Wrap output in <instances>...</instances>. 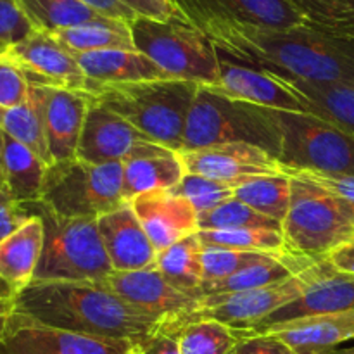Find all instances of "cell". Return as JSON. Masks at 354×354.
I'll use <instances>...</instances> for the list:
<instances>
[{
  "instance_id": "1",
  "label": "cell",
  "mask_w": 354,
  "mask_h": 354,
  "mask_svg": "<svg viewBox=\"0 0 354 354\" xmlns=\"http://www.w3.org/2000/svg\"><path fill=\"white\" fill-rule=\"evenodd\" d=\"M190 24L239 62L292 78L354 86V38L330 37L308 26L265 28L234 21Z\"/></svg>"
},
{
  "instance_id": "2",
  "label": "cell",
  "mask_w": 354,
  "mask_h": 354,
  "mask_svg": "<svg viewBox=\"0 0 354 354\" xmlns=\"http://www.w3.org/2000/svg\"><path fill=\"white\" fill-rule=\"evenodd\" d=\"M12 313L47 327L88 337L135 342L169 318L133 306L100 282L33 280L16 294Z\"/></svg>"
},
{
  "instance_id": "3",
  "label": "cell",
  "mask_w": 354,
  "mask_h": 354,
  "mask_svg": "<svg viewBox=\"0 0 354 354\" xmlns=\"http://www.w3.org/2000/svg\"><path fill=\"white\" fill-rule=\"evenodd\" d=\"M201 85L185 80L88 83L86 92L156 144L180 152L190 107Z\"/></svg>"
},
{
  "instance_id": "4",
  "label": "cell",
  "mask_w": 354,
  "mask_h": 354,
  "mask_svg": "<svg viewBox=\"0 0 354 354\" xmlns=\"http://www.w3.org/2000/svg\"><path fill=\"white\" fill-rule=\"evenodd\" d=\"M251 144L279 159L282 133L275 109L230 99L199 86L183 131L182 151Z\"/></svg>"
},
{
  "instance_id": "5",
  "label": "cell",
  "mask_w": 354,
  "mask_h": 354,
  "mask_svg": "<svg viewBox=\"0 0 354 354\" xmlns=\"http://www.w3.org/2000/svg\"><path fill=\"white\" fill-rule=\"evenodd\" d=\"M44 221V251L33 280L97 282L114 272L95 218H64L31 204Z\"/></svg>"
},
{
  "instance_id": "6",
  "label": "cell",
  "mask_w": 354,
  "mask_h": 354,
  "mask_svg": "<svg viewBox=\"0 0 354 354\" xmlns=\"http://www.w3.org/2000/svg\"><path fill=\"white\" fill-rule=\"evenodd\" d=\"M130 30L135 48L173 78L201 86L220 80V50L204 31L183 17L162 21L138 16L130 23Z\"/></svg>"
},
{
  "instance_id": "7",
  "label": "cell",
  "mask_w": 354,
  "mask_h": 354,
  "mask_svg": "<svg viewBox=\"0 0 354 354\" xmlns=\"http://www.w3.org/2000/svg\"><path fill=\"white\" fill-rule=\"evenodd\" d=\"M124 203L120 162L92 165L75 158L47 168L40 204L59 216L97 220Z\"/></svg>"
},
{
  "instance_id": "8",
  "label": "cell",
  "mask_w": 354,
  "mask_h": 354,
  "mask_svg": "<svg viewBox=\"0 0 354 354\" xmlns=\"http://www.w3.org/2000/svg\"><path fill=\"white\" fill-rule=\"evenodd\" d=\"M290 180L292 197L282 221L289 251L325 259L339 245L354 241V218L337 201L304 180Z\"/></svg>"
},
{
  "instance_id": "9",
  "label": "cell",
  "mask_w": 354,
  "mask_h": 354,
  "mask_svg": "<svg viewBox=\"0 0 354 354\" xmlns=\"http://www.w3.org/2000/svg\"><path fill=\"white\" fill-rule=\"evenodd\" d=\"M282 144L279 162L286 168L354 175V135L310 113L277 111Z\"/></svg>"
},
{
  "instance_id": "10",
  "label": "cell",
  "mask_w": 354,
  "mask_h": 354,
  "mask_svg": "<svg viewBox=\"0 0 354 354\" xmlns=\"http://www.w3.org/2000/svg\"><path fill=\"white\" fill-rule=\"evenodd\" d=\"M328 270L330 265L322 259L310 268L272 286L234 294L203 296L197 299L196 308L189 315L180 317L178 322L183 325L192 320H214L235 330H251L283 306L299 299L308 287Z\"/></svg>"
},
{
  "instance_id": "11",
  "label": "cell",
  "mask_w": 354,
  "mask_h": 354,
  "mask_svg": "<svg viewBox=\"0 0 354 354\" xmlns=\"http://www.w3.org/2000/svg\"><path fill=\"white\" fill-rule=\"evenodd\" d=\"M175 152L156 144L128 121L92 99L76 158L92 165H111Z\"/></svg>"
},
{
  "instance_id": "12",
  "label": "cell",
  "mask_w": 354,
  "mask_h": 354,
  "mask_svg": "<svg viewBox=\"0 0 354 354\" xmlns=\"http://www.w3.org/2000/svg\"><path fill=\"white\" fill-rule=\"evenodd\" d=\"M207 88L268 109L311 114L310 102L282 75L239 62L223 52H220V80Z\"/></svg>"
},
{
  "instance_id": "13",
  "label": "cell",
  "mask_w": 354,
  "mask_h": 354,
  "mask_svg": "<svg viewBox=\"0 0 354 354\" xmlns=\"http://www.w3.org/2000/svg\"><path fill=\"white\" fill-rule=\"evenodd\" d=\"M130 344L59 330L17 313L0 327V354H127Z\"/></svg>"
},
{
  "instance_id": "14",
  "label": "cell",
  "mask_w": 354,
  "mask_h": 354,
  "mask_svg": "<svg viewBox=\"0 0 354 354\" xmlns=\"http://www.w3.org/2000/svg\"><path fill=\"white\" fill-rule=\"evenodd\" d=\"M178 154L187 175H201L221 182L242 183L259 176L283 175L279 159L251 144H221L180 151Z\"/></svg>"
},
{
  "instance_id": "15",
  "label": "cell",
  "mask_w": 354,
  "mask_h": 354,
  "mask_svg": "<svg viewBox=\"0 0 354 354\" xmlns=\"http://www.w3.org/2000/svg\"><path fill=\"white\" fill-rule=\"evenodd\" d=\"M31 86L40 100L52 161L59 162L75 159L86 114L92 104V95L88 92L62 88V86L33 85V83Z\"/></svg>"
},
{
  "instance_id": "16",
  "label": "cell",
  "mask_w": 354,
  "mask_h": 354,
  "mask_svg": "<svg viewBox=\"0 0 354 354\" xmlns=\"http://www.w3.org/2000/svg\"><path fill=\"white\" fill-rule=\"evenodd\" d=\"M6 52L26 71L28 80L33 85L62 86L82 92L88 90L90 82L75 54L59 44L50 33L35 30Z\"/></svg>"
},
{
  "instance_id": "17",
  "label": "cell",
  "mask_w": 354,
  "mask_h": 354,
  "mask_svg": "<svg viewBox=\"0 0 354 354\" xmlns=\"http://www.w3.org/2000/svg\"><path fill=\"white\" fill-rule=\"evenodd\" d=\"M189 23L234 21L265 28H299L306 21L287 0H171Z\"/></svg>"
},
{
  "instance_id": "18",
  "label": "cell",
  "mask_w": 354,
  "mask_h": 354,
  "mask_svg": "<svg viewBox=\"0 0 354 354\" xmlns=\"http://www.w3.org/2000/svg\"><path fill=\"white\" fill-rule=\"evenodd\" d=\"M133 306L158 318H176L189 315L197 299L169 286L156 265L135 272H113L97 280Z\"/></svg>"
},
{
  "instance_id": "19",
  "label": "cell",
  "mask_w": 354,
  "mask_h": 354,
  "mask_svg": "<svg viewBox=\"0 0 354 354\" xmlns=\"http://www.w3.org/2000/svg\"><path fill=\"white\" fill-rule=\"evenodd\" d=\"M128 203L158 252L199 232L196 207L173 190L140 194Z\"/></svg>"
},
{
  "instance_id": "20",
  "label": "cell",
  "mask_w": 354,
  "mask_h": 354,
  "mask_svg": "<svg viewBox=\"0 0 354 354\" xmlns=\"http://www.w3.org/2000/svg\"><path fill=\"white\" fill-rule=\"evenodd\" d=\"M97 225L114 272H135L154 265L158 251L130 203L97 218Z\"/></svg>"
},
{
  "instance_id": "21",
  "label": "cell",
  "mask_w": 354,
  "mask_h": 354,
  "mask_svg": "<svg viewBox=\"0 0 354 354\" xmlns=\"http://www.w3.org/2000/svg\"><path fill=\"white\" fill-rule=\"evenodd\" d=\"M351 310H354V275H344L330 268L315 280L299 299L283 306L251 330H245V334H261L275 325L289 324L301 318Z\"/></svg>"
},
{
  "instance_id": "22",
  "label": "cell",
  "mask_w": 354,
  "mask_h": 354,
  "mask_svg": "<svg viewBox=\"0 0 354 354\" xmlns=\"http://www.w3.org/2000/svg\"><path fill=\"white\" fill-rule=\"evenodd\" d=\"M261 334H272L297 354H328L354 339V310L317 315L275 325Z\"/></svg>"
},
{
  "instance_id": "23",
  "label": "cell",
  "mask_w": 354,
  "mask_h": 354,
  "mask_svg": "<svg viewBox=\"0 0 354 354\" xmlns=\"http://www.w3.org/2000/svg\"><path fill=\"white\" fill-rule=\"evenodd\" d=\"M75 57L90 83H130L173 78L140 50L113 48L83 52L75 54Z\"/></svg>"
},
{
  "instance_id": "24",
  "label": "cell",
  "mask_w": 354,
  "mask_h": 354,
  "mask_svg": "<svg viewBox=\"0 0 354 354\" xmlns=\"http://www.w3.org/2000/svg\"><path fill=\"white\" fill-rule=\"evenodd\" d=\"M44 251V221L37 213L0 242V280L14 292L30 286Z\"/></svg>"
},
{
  "instance_id": "25",
  "label": "cell",
  "mask_w": 354,
  "mask_h": 354,
  "mask_svg": "<svg viewBox=\"0 0 354 354\" xmlns=\"http://www.w3.org/2000/svg\"><path fill=\"white\" fill-rule=\"evenodd\" d=\"M322 259L308 258V256L297 254V252H283V254L265 256L259 261L245 266L241 272L227 277L216 282L203 283V287L197 292V299L203 296H214V294H234L242 290L259 289V287L272 286V283L282 282L303 270L310 268L315 263Z\"/></svg>"
},
{
  "instance_id": "26",
  "label": "cell",
  "mask_w": 354,
  "mask_h": 354,
  "mask_svg": "<svg viewBox=\"0 0 354 354\" xmlns=\"http://www.w3.org/2000/svg\"><path fill=\"white\" fill-rule=\"evenodd\" d=\"M2 187L21 204L40 203L41 187L48 166L31 149L0 130Z\"/></svg>"
},
{
  "instance_id": "27",
  "label": "cell",
  "mask_w": 354,
  "mask_h": 354,
  "mask_svg": "<svg viewBox=\"0 0 354 354\" xmlns=\"http://www.w3.org/2000/svg\"><path fill=\"white\" fill-rule=\"evenodd\" d=\"M282 76L310 102L311 114L354 135V86Z\"/></svg>"
},
{
  "instance_id": "28",
  "label": "cell",
  "mask_w": 354,
  "mask_h": 354,
  "mask_svg": "<svg viewBox=\"0 0 354 354\" xmlns=\"http://www.w3.org/2000/svg\"><path fill=\"white\" fill-rule=\"evenodd\" d=\"M185 166L178 152L140 158L123 165V196L131 201L140 194L171 190L185 176Z\"/></svg>"
},
{
  "instance_id": "29",
  "label": "cell",
  "mask_w": 354,
  "mask_h": 354,
  "mask_svg": "<svg viewBox=\"0 0 354 354\" xmlns=\"http://www.w3.org/2000/svg\"><path fill=\"white\" fill-rule=\"evenodd\" d=\"M203 249L199 235L192 234L159 251L154 265L169 286L197 299L204 283Z\"/></svg>"
},
{
  "instance_id": "30",
  "label": "cell",
  "mask_w": 354,
  "mask_h": 354,
  "mask_svg": "<svg viewBox=\"0 0 354 354\" xmlns=\"http://www.w3.org/2000/svg\"><path fill=\"white\" fill-rule=\"evenodd\" d=\"M17 3L35 30L45 33L111 21L80 0H17Z\"/></svg>"
},
{
  "instance_id": "31",
  "label": "cell",
  "mask_w": 354,
  "mask_h": 354,
  "mask_svg": "<svg viewBox=\"0 0 354 354\" xmlns=\"http://www.w3.org/2000/svg\"><path fill=\"white\" fill-rule=\"evenodd\" d=\"M0 130L31 149L47 166L54 165L48 152L40 100L33 86H31L26 102L14 107H0Z\"/></svg>"
},
{
  "instance_id": "32",
  "label": "cell",
  "mask_w": 354,
  "mask_h": 354,
  "mask_svg": "<svg viewBox=\"0 0 354 354\" xmlns=\"http://www.w3.org/2000/svg\"><path fill=\"white\" fill-rule=\"evenodd\" d=\"M59 44L64 45L73 54L95 50H137L131 37L130 24L123 21H106V23H90L82 26L66 28L50 33Z\"/></svg>"
},
{
  "instance_id": "33",
  "label": "cell",
  "mask_w": 354,
  "mask_h": 354,
  "mask_svg": "<svg viewBox=\"0 0 354 354\" xmlns=\"http://www.w3.org/2000/svg\"><path fill=\"white\" fill-rule=\"evenodd\" d=\"M234 197L258 213L282 223L289 213L292 180L287 175L259 176L237 185Z\"/></svg>"
},
{
  "instance_id": "34",
  "label": "cell",
  "mask_w": 354,
  "mask_h": 354,
  "mask_svg": "<svg viewBox=\"0 0 354 354\" xmlns=\"http://www.w3.org/2000/svg\"><path fill=\"white\" fill-rule=\"evenodd\" d=\"M306 26L337 38H354V0H287Z\"/></svg>"
},
{
  "instance_id": "35",
  "label": "cell",
  "mask_w": 354,
  "mask_h": 354,
  "mask_svg": "<svg viewBox=\"0 0 354 354\" xmlns=\"http://www.w3.org/2000/svg\"><path fill=\"white\" fill-rule=\"evenodd\" d=\"M203 245L239 249L259 254H283L289 252L282 230L268 228H239V230H199Z\"/></svg>"
},
{
  "instance_id": "36",
  "label": "cell",
  "mask_w": 354,
  "mask_h": 354,
  "mask_svg": "<svg viewBox=\"0 0 354 354\" xmlns=\"http://www.w3.org/2000/svg\"><path fill=\"white\" fill-rule=\"evenodd\" d=\"M242 332L214 320H192L180 328L182 354H230Z\"/></svg>"
},
{
  "instance_id": "37",
  "label": "cell",
  "mask_w": 354,
  "mask_h": 354,
  "mask_svg": "<svg viewBox=\"0 0 354 354\" xmlns=\"http://www.w3.org/2000/svg\"><path fill=\"white\" fill-rule=\"evenodd\" d=\"M197 221H199V230H239V228L282 230V223L258 213L235 197L218 204L213 209L201 213Z\"/></svg>"
},
{
  "instance_id": "38",
  "label": "cell",
  "mask_w": 354,
  "mask_h": 354,
  "mask_svg": "<svg viewBox=\"0 0 354 354\" xmlns=\"http://www.w3.org/2000/svg\"><path fill=\"white\" fill-rule=\"evenodd\" d=\"M237 185H241V183L221 182V180L206 178V176L201 175H185L182 182L171 190L178 196L185 197L196 207L197 214H201L204 211L213 209L225 201L232 199Z\"/></svg>"
},
{
  "instance_id": "39",
  "label": "cell",
  "mask_w": 354,
  "mask_h": 354,
  "mask_svg": "<svg viewBox=\"0 0 354 354\" xmlns=\"http://www.w3.org/2000/svg\"><path fill=\"white\" fill-rule=\"evenodd\" d=\"M265 256L259 252L239 251V249L214 248V245H204L203 249V270H204V283L223 280L234 273L241 272L245 266L259 261Z\"/></svg>"
},
{
  "instance_id": "40",
  "label": "cell",
  "mask_w": 354,
  "mask_h": 354,
  "mask_svg": "<svg viewBox=\"0 0 354 354\" xmlns=\"http://www.w3.org/2000/svg\"><path fill=\"white\" fill-rule=\"evenodd\" d=\"M283 175L290 178H299L311 185L318 187L325 194L337 201L354 218V175H334V173L308 171V169H292L282 166Z\"/></svg>"
},
{
  "instance_id": "41",
  "label": "cell",
  "mask_w": 354,
  "mask_h": 354,
  "mask_svg": "<svg viewBox=\"0 0 354 354\" xmlns=\"http://www.w3.org/2000/svg\"><path fill=\"white\" fill-rule=\"evenodd\" d=\"M30 90L31 83L26 71L7 52H0V107L26 102Z\"/></svg>"
},
{
  "instance_id": "42",
  "label": "cell",
  "mask_w": 354,
  "mask_h": 354,
  "mask_svg": "<svg viewBox=\"0 0 354 354\" xmlns=\"http://www.w3.org/2000/svg\"><path fill=\"white\" fill-rule=\"evenodd\" d=\"M178 317L166 320L154 334L135 341L128 346L127 354H182L180 353Z\"/></svg>"
},
{
  "instance_id": "43",
  "label": "cell",
  "mask_w": 354,
  "mask_h": 354,
  "mask_svg": "<svg viewBox=\"0 0 354 354\" xmlns=\"http://www.w3.org/2000/svg\"><path fill=\"white\" fill-rule=\"evenodd\" d=\"M33 31V24L24 16L17 0H0V45L6 50Z\"/></svg>"
},
{
  "instance_id": "44",
  "label": "cell",
  "mask_w": 354,
  "mask_h": 354,
  "mask_svg": "<svg viewBox=\"0 0 354 354\" xmlns=\"http://www.w3.org/2000/svg\"><path fill=\"white\" fill-rule=\"evenodd\" d=\"M35 214L31 204H21L14 201L3 187H0V242L23 227Z\"/></svg>"
},
{
  "instance_id": "45",
  "label": "cell",
  "mask_w": 354,
  "mask_h": 354,
  "mask_svg": "<svg viewBox=\"0 0 354 354\" xmlns=\"http://www.w3.org/2000/svg\"><path fill=\"white\" fill-rule=\"evenodd\" d=\"M242 332V330H241ZM234 354H297L272 334H245L234 348Z\"/></svg>"
},
{
  "instance_id": "46",
  "label": "cell",
  "mask_w": 354,
  "mask_h": 354,
  "mask_svg": "<svg viewBox=\"0 0 354 354\" xmlns=\"http://www.w3.org/2000/svg\"><path fill=\"white\" fill-rule=\"evenodd\" d=\"M138 16L152 17V19H171V17H183L176 10L171 0H124ZM185 19V17H183Z\"/></svg>"
},
{
  "instance_id": "47",
  "label": "cell",
  "mask_w": 354,
  "mask_h": 354,
  "mask_svg": "<svg viewBox=\"0 0 354 354\" xmlns=\"http://www.w3.org/2000/svg\"><path fill=\"white\" fill-rule=\"evenodd\" d=\"M80 2L92 7L93 10L102 14L104 17L123 21V23H128V24L138 17V14L135 12V10L131 9L124 0H80Z\"/></svg>"
},
{
  "instance_id": "48",
  "label": "cell",
  "mask_w": 354,
  "mask_h": 354,
  "mask_svg": "<svg viewBox=\"0 0 354 354\" xmlns=\"http://www.w3.org/2000/svg\"><path fill=\"white\" fill-rule=\"evenodd\" d=\"M330 268L344 275H354V241L339 245L325 258Z\"/></svg>"
},
{
  "instance_id": "49",
  "label": "cell",
  "mask_w": 354,
  "mask_h": 354,
  "mask_svg": "<svg viewBox=\"0 0 354 354\" xmlns=\"http://www.w3.org/2000/svg\"><path fill=\"white\" fill-rule=\"evenodd\" d=\"M14 297H16V292L6 282L0 280V327L6 322V318L12 313Z\"/></svg>"
},
{
  "instance_id": "50",
  "label": "cell",
  "mask_w": 354,
  "mask_h": 354,
  "mask_svg": "<svg viewBox=\"0 0 354 354\" xmlns=\"http://www.w3.org/2000/svg\"><path fill=\"white\" fill-rule=\"evenodd\" d=\"M328 354H354V348H348V349H335V351L328 353Z\"/></svg>"
},
{
  "instance_id": "51",
  "label": "cell",
  "mask_w": 354,
  "mask_h": 354,
  "mask_svg": "<svg viewBox=\"0 0 354 354\" xmlns=\"http://www.w3.org/2000/svg\"><path fill=\"white\" fill-rule=\"evenodd\" d=\"M0 187H2V166H0Z\"/></svg>"
},
{
  "instance_id": "52",
  "label": "cell",
  "mask_w": 354,
  "mask_h": 354,
  "mask_svg": "<svg viewBox=\"0 0 354 354\" xmlns=\"http://www.w3.org/2000/svg\"><path fill=\"white\" fill-rule=\"evenodd\" d=\"M0 52H6V48H3L2 45H0Z\"/></svg>"
},
{
  "instance_id": "53",
  "label": "cell",
  "mask_w": 354,
  "mask_h": 354,
  "mask_svg": "<svg viewBox=\"0 0 354 354\" xmlns=\"http://www.w3.org/2000/svg\"><path fill=\"white\" fill-rule=\"evenodd\" d=\"M230 354H234V351H232V353H230Z\"/></svg>"
}]
</instances>
